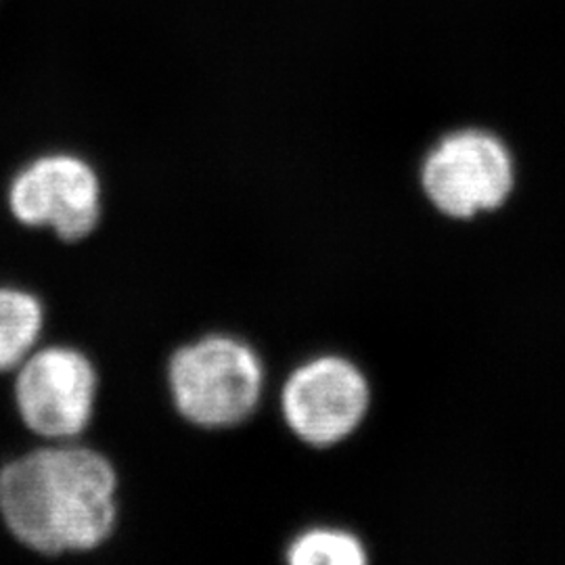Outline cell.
<instances>
[{
	"mask_svg": "<svg viewBox=\"0 0 565 565\" xmlns=\"http://www.w3.org/2000/svg\"><path fill=\"white\" fill-rule=\"evenodd\" d=\"M7 205L28 228H51L60 242L88 239L102 223V179L74 153H46L7 186Z\"/></svg>",
	"mask_w": 565,
	"mask_h": 565,
	"instance_id": "cell-3",
	"label": "cell"
},
{
	"mask_svg": "<svg viewBox=\"0 0 565 565\" xmlns=\"http://www.w3.org/2000/svg\"><path fill=\"white\" fill-rule=\"evenodd\" d=\"M44 329L39 296L0 285V375L15 371L36 348Z\"/></svg>",
	"mask_w": 565,
	"mask_h": 565,
	"instance_id": "cell-7",
	"label": "cell"
},
{
	"mask_svg": "<svg viewBox=\"0 0 565 565\" xmlns=\"http://www.w3.org/2000/svg\"><path fill=\"white\" fill-rule=\"evenodd\" d=\"M285 559L291 565H363L366 551L350 532L315 527L294 539Z\"/></svg>",
	"mask_w": 565,
	"mask_h": 565,
	"instance_id": "cell-8",
	"label": "cell"
},
{
	"mask_svg": "<svg viewBox=\"0 0 565 565\" xmlns=\"http://www.w3.org/2000/svg\"><path fill=\"white\" fill-rule=\"evenodd\" d=\"M513 160L492 132L467 128L446 135L422 168L431 203L452 218H471L497 210L513 189Z\"/></svg>",
	"mask_w": 565,
	"mask_h": 565,
	"instance_id": "cell-5",
	"label": "cell"
},
{
	"mask_svg": "<svg viewBox=\"0 0 565 565\" xmlns=\"http://www.w3.org/2000/svg\"><path fill=\"white\" fill-rule=\"evenodd\" d=\"M99 375L93 361L70 345L34 350L18 366L13 385L21 424L41 438H76L93 422Z\"/></svg>",
	"mask_w": 565,
	"mask_h": 565,
	"instance_id": "cell-4",
	"label": "cell"
},
{
	"mask_svg": "<svg viewBox=\"0 0 565 565\" xmlns=\"http://www.w3.org/2000/svg\"><path fill=\"white\" fill-rule=\"evenodd\" d=\"M371 392L363 371L342 356L296 366L281 392L282 419L303 445H340L363 424Z\"/></svg>",
	"mask_w": 565,
	"mask_h": 565,
	"instance_id": "cell-6",
	"label": "cell"
},
{
	"mask_svg": "<svg viewBox=\"0 0 565 565\" xmlns=\"http://www.w3.org/2000/svg\"><path fill=\"white\" fill-rule=\"evenodd\" d=\"M168 387L184 422L228 429L245 424L263 401L264 364L249 343L212 333L170 356Z\"/></svg>",
	"mask_w": 565,
	"mask_h": 565,
	"instance_id": "cell-2",
	"label": "cell"
},
{
	"mask_svg": "<svg viewBox=\"0 0 565 565\" xmlns=\"http://www.w3.org/2000/svg\"><path fill=\"white\" fill-rule=\"evenodd\" d=\"M0 520L41 555L102 546L118 522V473L86 446H44L0 469Z\"/></svg>",
	"mask_w": 565,
	"mask_h": 565,
	"instance_id": "cell-1",
	"label": "cell"
}]
</instances>
